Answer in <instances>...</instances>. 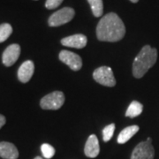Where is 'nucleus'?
<instances>
[{"instance_id": "14", "label": "nucleus", "mask_w": 159, "mask_h": 159, "mask_svg": "<svg viewBox=\"0 0 159 159\" xmlns=\"http://www.w3.org/2000/svg\"><path fill=\"white\" fill-rule=\"evenodd\" d=\"M142 111H143V105L142 103L137 101H133L125 112V116L129 118H135L142 113Z\"/></svg>"}, {"instance_id": "10", "label": "nucleus", "mask_w": 159, "mask_h": 159, "mask_svg": "<svg viewBox=\"0 0 159 159\" xmlns=\"http://www.w3.org/2000/svg\"><path fill=\"white\" fill-rule=\"evenodd\" d=\"M34 71V65L33 61L27 60L23 63L18 70V78L20 81L26 83L32 78Z\"/></svg>"}, {"instance_id": "22", "label": "nucleus", "mask_w": 159, "mask_h": 159, "mask_svg": "<svg viewBox=\"0 0 159 159\" xmlns=\"http://www.w3.org/2000/svg\"><path fill=\"white\" fill-rule=\"evenodd\" d=\"M130 1L132 2V3H137V2H138L139 0H130Z\"/></svg>"}, {"instance_id": "6", "label": "nucleus", "mask_w": 159, "mask_h": 159, "mask_svg": "<svg viewBox=\"0 0 159 159\" xmlns=\"http://www.w3.org/2000/svg\"><path fill=\"white\" fill-rule=\"evenodd\" d=\"M155 149L150 142H140L134 148L131 159H154Z\"/></svg>"}, {"instance_id": "15", "label": "nucleus", "mask_w": 159, "mask_h": 159, "mask_svg": "<svg viewBox=\"0 0 159 159\" xmlns=\"http://www.w3.org/2000/svg\"><path fill=\"white\" fill-rule=\"evenodd\" d=\"M89 4L91 6V10L93 11V14L96 17L102 16L103 12V5L102 0H88Z\"/></svg>"}, {"instance_id": "18", "label": "nucleus", "mask_w": 159, "mask_h": 159, "mask_svg": "<svg viewBox=\"0 0 159 159\" xmlns=\"http://www.w3.org/2000/svg\"><path fill=\"white\" fill-rule=\"evenodd\" d=\"M115 131V124H111L104 127V129L102 130V140L104 142H109L114 134Z\"/></svg>"}, {"instance_id": "12", "label": "nucleus", "mask_w": 159, "mask_h": 159, "mask_svg": "<svg viewBox=\"0 0 159 159\" xmlns=\"http://www.w3.org/2000/svg\"><path fill=\"white\" fill-rule=\"evenodd\" d=\"M0 157L5 159H17L19 157V151L17 148L11 142H1Z\"/></svg>"}, {"instance_id": "3", "label": "nucleus", "mask_w": 159, "mask_h": 159, "mask_svg": "<svg viewBox=\"0 0 159 159\" xmlns=\"http://www.w3.org/2000/svg\"><path fill=\"white\" fill-rule=\"evenodd\" d=\"M65 102V95L61 91H54L42 98L40 106L43 110H58Z\"/></svg>"}, {"instance_id": "23", "label": "nucleus", "mask_w": 159, "mask_h": 159, "mask_svg": "<svg viewBox=\"0 0 159 159\" xmlns=\"http://www.w3.org/2000/svg\"><path fill=\"white\" fill-rule=\"evenodd\" d=\"M34 159H43V157H34Z\"/></svg>"}, {"instance_id": "5", "label": "nucleus", "mask_w": 159, "mask_h": 159, "mask_svg": "<svg viewBox=\"0 0 159 159\" xmlns=\"http://www.w3.org/2000/svg\"><path fill=\"white\" fill-rule=\"evenodd\" d=\"M93 77L99 84L107 87H114L116 85V80L114 78L113 72L109 66H101L95 70Z\"/></svg>"}, {"instance_id": "9", "label": "nucleus", "mask_w": 159, "mask_h": 159, "mask_svg": "<svg viewBox=\"0 0 159 159\" xmlns=\"http://www.w3.org/2000/svg\"><path fill=\"white\" fill-rule=\"evenodd\" d=\"M88 39L84 34H76L70 35L67 37H65L61 40L62 45L75 49H82L87 45Z\"/></svg>"}, {"instance_id": "1", "label": "nucleus", "mask_w": 159, "mask_h": 159, "mask_svg": "<svg viewBox=\"0 0 159 159\" xmlns=\"http://www.w3.org/2000/svg\"><path fill=\"white\" fill-rule=\"evenodd\" d=\"M125 34V27L121 19L114 12H110L100 20L97 27V36L102 42H118Z\"/></svg>"}, {"instance_id": "13", "label": "nucleus", "mask_w": 159, "mask_h": 159, "mask_svg": "<svg viewBox=\"0 0 159 159\" xmlns=\"http://www.w3.org/2000/svg\"><path fill=\"white\" fill-rule=\"evenodd\" d=\"M138 131H139L138 125H130L128 127H125L121 131V133L118 136V142L119 144H124L126 142H128Z\"/></svg>"}, {"instance_id": "4", "label": "nucleus", "mask_w": 159, "mask_h": 159, "mask_svg": "<svg viewBox=\"0 0 159 159\" xmlns=\"http://www.w3.org/2000/svg\"><path fill=\"white\" fill-rule=\"evenodd\" d=\"M75 11L71 7H65L54 12L49 18V25L51 27H58L71 21L74 17Z\"/></svg>"}, {"instance_id": "21", "label": "nucleus", "mask_w": 159, "mask_h": 159, "mask_svg": "<svg viewBox=\"0 0 159 159\" xmlns=\"http://www.w3.org/2000/svg\"><path fill=\"white\" fill-rule=\"evenodd\" d=\"M147 142H150V143H151V142H152V139H151V138H150V137H148V139H147Z\"/></svg>"}, {"instance_id": "2", "label": "nucleus", "mask_w": 159, "mask_h": 159, "mask_svg": "<svg viewBox=\"0 0 159 159\" xmlns=\"http://www.w3.org/2000/svg\"><path fill=\"white\" fill-rule=\"evenodd\" d=\"M157 59V51L151 46L145 45L142 48L133 64V74L139 79L144 76L149 69L153 66Z\"/></svg>"}, {"instance_id": "20", "label": "nucleus", "mask_w": 159, "mask_h": 159, "mask_svg": "<svg viewBox=\"0 0 159 159\" xmlns=\"http://www.w3.org/2000/svg\"><path fill=\"white\" fill-rule=\"evenodd\" d=\"M6 119L5 118V116H3V115H1L0 114V129H1V127L3 126V125L6 124Z\"/></svg>"}, {"instance_id": "11", "label": "nucleus", "mask_w": 159, "mask_h": 159, "mask_svg": "<svg viewBox=\"0 0 159 159\" xmlns=\"http://www.w3.org/2000/svg\"><path fill=\"white\" fill-rule=\"evenodd\" d=\"M99 152H100V147H99L98 139L95 134H91L86 142L84 153L88 157L95 158L98 156Z\"/></svg>"}, {"instance_id": "8", "label": "nucleus", "mask_w": 159, "mask_h": 159, "mask_svg": "<svg viewBox=\"0 0 159 159\" xmlns=\"http://www.w3.org/2000/svg\"><path fill=\"white\" fill-rule=\"evenodd\" d=\"M20 55V46L13 43L8 46L2 55V61L6 66H11L18 60Z\"/></svg>"}, {"instance_id": "19", "label": "nucleus", "mask_w": 159, "mask_h": 159, "mask_svg": "<svg viewBox=\"0 0 159 159\" xmlns=\"http://www.w3.org/2000/svg\"><path fill=\"white\" fill-rule=\"evenodd\" d=\"M64 0H46L45 7L47 9H55L62 4Z\"/></svg>"}, {"instance_id": "7", "label": "nucleus", "mask_w": 159, "mask_h": 159, "mask_svg": "<svg viewBox=\"0 0 159 159\" xmlns=\"http://www.w3.org/2000/svg\"><path fill=\"white\" fill-rule=\"evenodd\" d=\"M59 59L67 65L73 71H79L82 66V60L79 55L69 51H62L59 53Z\"/></svg>"}, {"instance_id": "16", "label": "nucleus", "mask_w": 159, "mask_h": 159, "mask_svg": "<svg viewBox=\"0 0 159 159\" xmlns=\"http://www.w3.org/2000/svg\"><path fill=\"white\" fill-rule=\"evenodd\" d=\"M12 33V28L8 23H3L0 25V43H3L9 38Z\"/></svg>"}, {"instance_id": "17", "label": "nucleus", "mask_w": 159, "mask_h": 159, "mask_svg": "<svg viewBox=\"0 0 159 159\" xmlns=\"http://www.w3.org/2000/svg\"><path fill=\"white\" fill-rule=\"evenodd\" d=\"M41 150L44 158L51 159L55 155V148L48 143H44L41 146Z\"/></svg>"}]
</instances>
